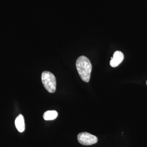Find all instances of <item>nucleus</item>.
Masks as SVG:
<instances>
[{
  "label": "nucleus",
  "mask_w": 147,
  "mask_h": 147,
  "mask_svg": "<svg viewBox=\"0 0 147 147\" xmlns=\"http://www.w3.org/2000/svg\"><path fill=\"white\" fill-rule=\"evenodd\" d=\"M41 81L47 91L51 93L56 91V79L53 74L49 71H43L41 74Z\"/></svg>",
  "instance_id": "f03ea898"
},
{
  "label": "nucleus",
  "mask_w": 147,
  "mask_h": 147,
  "mask_svg": "<svg viewBox=\"0 0 147 147\" xmlns=\"http://www.w3.org/2000/svg\"><path fill=\"white\" fill-rule=\"evenodd\" d=\"M58 116V113L55 110H48L44 113L43 118L45 120H53L57 118Z\"/></svg>",
  "instance_id": "423d86ee"
},
{
  "label": "nucleus",
  "mask_w": 147,
  "mask_h": 147,
  "mask_svg": "<svg viewBox=\"0 0 147 147\" xmlns=\"http://www.w3.org/2000/svg\"><path fill=\"white\" fill-rule=\"evenodd\" d=\"M15 126L17 130L20 132H24L25 129V121L24 116L19 115L15 121Z\"/></svg>",
  "instance_id": "39448f33"
},
{
  "label": "nucleus",
  "mask_w": 147,
  "mask_h": 147,
  "mask_svg": "<svg viewBox=\"0 0 147 147\" xmlns=\"http://www.w3.org/2000/svg\"><path fill=\"white\" fill-rule=\"evenodd\" d=\"M110 65L111 67H115L121 63L123 60L124 55L123 53L119 51H115L113 54V57L111 58Z\"/></svg>",
  "instance_id": "20e7f679"
},
{
  "label": "nucleus",
  "mask_w": 147,
  "mask_h": 147,
  "mask_svg": "<svg viewBox=\"0 0 147 147\" xmlns=\"http://www.w3.org/2000/svg\"><path fill=\"white\" fill-rule=\"evenodd\" d=\"M77 139L80 144L84 146H90L98 142L97 137L87 132L79 133L77 136Z\"/></svg>",
  "instance_id": "7ed1b4c3"
},
{
  "label": "nucleus",
  "mask_w": 147,
  "mask_h": 147,
  "mask_svg": "<svg viewBox=\"0 0 147 147\" xmlns=\"http://www.w3.org/2000/svg\"><path fill=\"white\" fill-rule=\"evenodd\" d=\"M146 84H147V81H146Z\"/></svg>",
  "instance_id": "0eeeda50"
},
{
  "label": "nucleus",
  "mask_w": 147,
  "mask_h": 147,
  "mask_svg": "<svg viewBox=\"0 0 147 147\" xmlns=\"http://www.w3.org/2000/svg\"><path fill=\"white\" fill-rule=\"evenodd\" d=\"M76 66L82 80L84 82H89L92 70V65L90 60L85 56H80L76 60Z\"/></svg>",
  "instance_id": "f257e3e1"
}]
</instances>
